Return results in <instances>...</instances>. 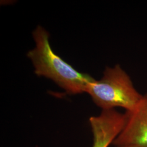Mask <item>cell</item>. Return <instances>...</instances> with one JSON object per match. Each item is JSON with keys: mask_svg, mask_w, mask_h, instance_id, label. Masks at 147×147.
Masks as SVG:
<instances>
[{"mask_svg": "<svg viewBox=\"0 0 147 147\" xmlns=\"http://www.w3.org/2000/svg\"><path fill=\"white\" fill-rule=\"evenodd\" d=\"M33 37L36 47L28 53L27 56L37 76L51 80L68 94L85 93L94 79L77 71L54 53L49 42V33L42 27L37 26L33 32Z\"/></svg>", "mask_w": 147, "mask_h": 147, "instance_id": "6da1fadb", "label": "cell"}, {"mask_svg": "<svg viewBox=\"0 0 147 147\" xmlns=\"http://www.w3.org/2000/svg\"><path fill=\"white\" fill-rule=\"evenodd\" d=\"M86 93L102 110L121 107L131 112L139 104L144 96L135 87L132 80L119 64L105 68L99 80H94Z\"/></svg>", "mask_w": 147, "mask_h": 147, "instance_id": "7a4b0ae2", "label": "cell"}, {"mask_svg": "<svg viewBox=\"0 0 147 147\" xmlns=\"http://www.w3.org/2000/svg\"><path fill=\"white\" fill-rule=\"evenodd\" d=\"M126 113L125 124L112 144L116 147H147V95Z\"/></svg>", "mask_w": 147, "mask_h": 147, "instance_id": "3957f363", "label": "cell"}, {"mask_svg": "<svg viewBox=\"0 0 147 147\" xmlns=\"http://www.w3.org/2000/svg\"><path fill=\"white\" fill-rule=\"evenodd\" d=\"M126 113L115 109L102 110L99 116L91 117L89 123L93 135L92 147H109L125 124Z\"/></svg>", "mask_w": 147, "mask_h": 147, "instance_id": "277c9868", "label": "cell"}, {"mask_svg": "<svg viewBox=\"0 0 147 147\" xmlns=\"http://www.w3.org/2000/svg\"></svg>", "mask_w": 147, "mask_h": 147, "instance_id": "5b68a950", "label": "cell"}]
</instances>
